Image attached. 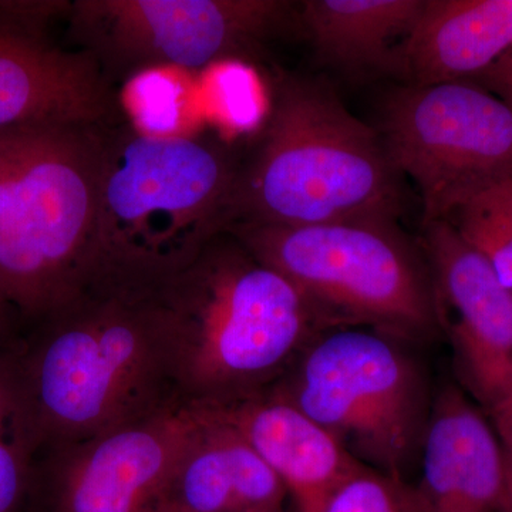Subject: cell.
<instances>
[{"mask_svg": "<svg viewBox=\"0 0 512 512\" xmlns=\"http://www.w3.org/2000/svg\"><path fill=\"white\" fill-rule=\"evenodd\" d=\"M480 77L488 87V92L491 90V93L512 107V47Z\"/></svg>", "mask_w": 512, "mask_h": 512, "instance_id": "obj_22", "label": "cell"}, {"mask_svg": "<svg viewBox=\"0 0 512 512\" xmlns=\"http://www.w3.org/2000/svg\"><path fill=\"white\" fill-rule=\"evenodd\" d=\"M37 440L12 352H0V512H29Z\"/></svg>", "mask_w": 512, "mask_h": 512, "instance_id": "obj_18", "label": "cell"}, {"mask_svg": "<svg viewBox=\"0 0 512 512\" xmlns=\"http://www.w3.org/2000/svg\"><path fill=\"white\" fill-rule=\"evenodd\" d=\"M183 399L92 439L40 451L29 512H157L201 429Z\"/></svg>", "mask_w": 512, "mask_h": 512, "instance_id": "obj_10", "label": "cell"}, {"mask_svg": "<svg viewBox=\"0 0 512 512\" xmlns=\"http://www.w3.org/2000/svg\"><path fill=\"white\" fill-rule=\"evenodd\" d=\"M269 392L329 431L359 463L404 478L429 421L426 383L399 339L326 330Z\"/></svg>", "mask_w": 512, "mask_h": 512, "instance_id": "obj_7", "label": "cell"}, {"mask_svg": "<svg viewBox=\"0 0 512 512\" xmlns=\"http://www.w3.org/2000/svg\"><path fill=\"white\" fill-rule=\"evenodd\" d=\"M23 326L0 286V352H12L19 345Z\"/></svg>", "mask_w": 512, "mask_h": 512, "instance_id": "obj_23", "label": "cell"}, {"mask_svg": "<svg viewBox=\"0 0 512 512\" xmlns=\"http://www.w3.org/2000/svg\"><path fill=\"white\" fill-rule=\"evenodd\" d=\"M111 80L84 50L0 18V131L47 126H116Z\"/></svg>", "mask_w": 512, "mask_h": 512, "instance_id": "obj_12", "label": "cell"}, {"mask_svg": "<svg viewBox=\"0 0 512 512\" xmlns=\"http://www.w3.org/2000/svg\"><path fill=\"white\" fill-rule=\"evenodd\" d=\"M227 232L289 279L329 330L365 325L424 339L439 328L429 266L394 222L235 224Z\"/></svg>", "mask_w": 512, "mask_h": 512, "instance_id": "obj_6", "label": "cell"}, {"mask_svg": "<svg viewBox=\"0 0 512 512\" xmlns=\"http://www.w3.org/2000/svg\"><path fill=\"white\" fill-rule=\"evenodd\" d=\"M282 0H74L70 36L106 76L200 70L254 49L281 29Z\"/></svg>", "mask_w": 512, "mask_h": 512, "instance_id": "obj_9", "label": "cell"}, {"mask_svg": "<svg viewBox=\"0 0 512 512\" xmlns=\"http://www.w3.org/2000/svg\"><path fill=\"white\" fill-rule=\"evenodd\" d=\"M399 175L380 133L329 87L282 80L261 146L238 171L231 227L394 222Z\"/></svg>", "mask_w": 512, "mask_h": 512, "instance_id": "obj_5", "label": "cell"}, {"mask_svg": "<svg viewBox=\"0 0 512 512\" xmlns=\"http://www.w3.org/2000/svg\"><path fill=\"white\" fill-rule=\"evenodd\" d=\"M239 168L207 138L107 130L89 295H148L232 224Z\"/></svg>", "mask_w": 512, "mask_h": 512, "instance_id": "obj_3", "label": "cell"}, {"mask_svg": "<svg viewBox=\"0 0 512 512\" xmlns=\"http://www.w3.org/2000/svg\"><path fill=\"white\" fill-rule=\"evenodd\" d=\"M512 291V174L485 185L444 218Z\"/></svg>", "mask_w": 512, "mask_h": 512, "instance_id": "obj_19", "label": "cell"}, {"mask_svg": "<svg viewBox=\"0 0 512 512\" xmlns=\"http://www.w3.org/2000/svg\"><path fill=\"white\" fill-rule=\"evenodd\" d=\"M157 512H168V511H165V510H158Z\"/></svg>", "mask_w": 512, "mask_h": 512, "instance_id": "obj_24", "label": "cell"}, {"mask_svg": "<svg viewBox=\"0 0 512 512\" xmlns=\"http://www.w3.org/2000/svg\"><path fill=\"white\" fill-rule=\"evenodd\" d=\"M175 471L158 510L284 512L288 490L247 441L212 410Z\"/></svg>", "mask_w": 512, "mask_h": 512, "instance_id": "obj_15", "label": "cell"}, {"mask_svg": "<svg viewBox=\"0 0 512 512\" xmlns=\"http://www.w3.org/2000/svg\"><path fill=\"white\" fill-rule=\"evenodd\" d=\"M12 353L37 454L180 400L154 293L84 296L26 329Z\"/></svg>", "mask_w": 512, "mask_h": 512, "instance_id": "obj_2", "label": "cell"}, {"mask_svg": "<svg viewBox=\"0 0 512 512\" xmlns=\"http://www.w3.org/2000/svg\"><path fill=\"white\" fill-rule=\"evenodd\" d=\"M490 412L494 420L495 434L503 450L505 474H507L508 508L512 512V397L495 404Z\"/></svg>", "mask_w": 512, "mask_h": 512, "instance_id": "obj_21", "label": "cell"}, {"mask_svg": "<svg viewBox=\"0 0 512 512\" xmlns=\"http://www.w3.org/2000/svg\"><path fill=\"white\" fill-rule=\"evenodd\" d=\"M303 28L320 57L340 67L397 69L400 47L426 0H309L302 3Z\"/></svg>", "mask_w": 512, "mask_h": 512, "instance_id": "obj_17", "label": "cell"}, {"mask_svg": "<svg viewBox=\"0 0 512 512\" xmlns=\"http://www.w3.org/2000/svg\"><path fill=\"white\" fill-rule=\"evenodd\" d=\"M154 298L178 396L192 406L268 392L329 330L289 279L229 232L212 239Z\"/></svg>", "mask_w": 512, "mask_h": 512, "instance_id": "obj_1", "label": "cell"}, {"mask_svg": "<svg viewBox=\"0 0 512 512\" xmlns=\"http://www.w3.org/2000/svg\"><path fill=\"white\" fill-rule=\"evenodd\" d=\"M512 47V0H426L397 56L417 86L480 76Z\"/></svg>", "mask_w": 512, "mask_h": 512, "instance_id": "obj_16", "label": "cell"}, {"mask_svg": "<svg viewBox=\"0 0 512 512\" xmlns=\"http://www.w3.org/2000/svg\"><path fill=\"white\" fill-rule=\"evenodd\" d=\"M323 512H423L417 487L362 466L329 498Z\"/></svg>", "mask_w": 512, "mask_h": 512, "instance_id": "obj_20", "label": "cell"}, {"mask_svg": "<svg viewBox=\"0 0 512 512\" xmlns=\"http://www.w3.org/2000/svg\"><path fill=\"white\" fill-rule=\"evenodd\" d=\"M110 127L0 131V286L23 332L92 292Z\"/></svg>", "mask_w": 512, "mask_h": 512, "instance_id": "obj_4", "label": "cell"}, {"mask_svg": "<svg viewBox=\"0 0 512 512\" xmlns=\"http://www.w3.org/2000/svg\"><path fill=\"white\" fill-rule=\"evenodd\" d=\"M421 447L423 512H510L497 434L456 387L431 406Z\"/></svg>", "mask_w": 512, "mask_h": 512, "instance_id": "obj_13", "label": "cell"}, {"mask_svg": "<svg viewBox=\"0 0 512 512\" xmlns=\"http://www.w3.org/2000/svg\"><path fill=\"white\" fill-rule=\"evenodd\" d=\"M380 136L394 167L419 188L424 225L512 174V107L467 80L394 90Z\"/></svg>", "mask_w": 512, "mask_h": 512, "instance_id": "obj_8", "label": "cell"}, {"mask_svg": "<svg viewBox=\"0 0 512 512\" xmlns=\"http://www.w3.org/2000/svg\"><path fill=\"white\" fill-rule=\"evenodd\" d=\"M424 228L437 323L471 389L491 409L512 397V291L450 222Z\"/></svg>", "mask_w": 512, "mask_h": 512, "instance_id": "obj_11", "label": "cell"}, {"mask_svg": "<svg viewBox=\"0 0 512 512\" xmlns=\"http://www.w3.org/2000/svg\"><path fill=\"white\" fill-rule=\"evenodd\" d=\"M207 409L275 471L298 512H323L339 485L365 466L329 431L269 390Z\"/></svg>", "mask_w": 512, "mask_h": 512, "instance_id": "obj_14", "label": "cell"}]
</instances>
